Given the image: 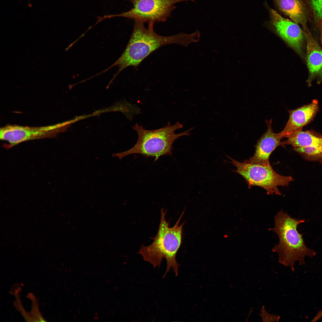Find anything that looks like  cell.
<instances>
[{"label": "cell", "mask_w": 322, "mask_h": 322, "mask_svg": "<svg viewBox=\"0 0 322 322\" xmlns=\"http://www.w3.org/2000/svg\"><path fill=\"white\" fill-rule=\"evenodd\" d=\"M144 24L134 21L132 34L123 53L112 65L101 72L103 73L114 66L119 67L111 83L123 70L130 66L137 67L147 56L161 47L172 44L186 46L192 41L191 35L180 33L168 36L160 35L154 31V23L148 24V28Z\"/></svg>", "instance_id": "1"}, {"label": "cell", "mask_w": 322, "mask_h": 322, "mask_svg": "<svg viewBox=\"0 0 322 322\" xmlns=\"http://www.w3.org/2000/svg\"><path fill=\"white\" fill-rule=\"evenodd\" d=\"M274 221V227L269 230L277 235L279 242L272 251L278 253L281 264L289 266L294 271L296 261H298L300 265L304 264L305 257H313L316 254L314 250L306 246L303 234L297 230L298 225L305 220L293 218L281 210L275 216Z\"/></svg>", "instance_id": "2"}, {"label": "cell", "mask_w": 322, "mask_h": 322, "mask_svg": "<svg viewBox=\"0 0 322 322\" xmlns=\"http://www.w3.org/2000/svg\"><path fill=\"white\" fill-rule=\"evenodd\" d=\"M166 211L161 210V218L157 235L153 238L154 241L148 246H142L138 252L143 259L151 264L154 268L159 266L163 259L167 263L166 271L163 277L171 268L177 276L179 266L176 256L182 242L183 222L179 225L184 212H183L172 227H169V222L165 219Z\"/></svg>", "instance_id": "3"}, {"label": "cell", "mask_w": 322, "mask_h": 322, "mask_svg": "<svg viewBox=\"0 0 322 322\" xmlns=\"http://www.w3.org/2000/svg\"><path fill=\"white\" fill-rule=\"evenodd\" d=\"M182 127V124L178 121L173 125L168 122L161 128L148 130L136 123L132 127L138 136L135 144L129 150L114 154L112 156L121 159L128 155L138 154L146 157H154L156 161L162 156L171 155L172 145L175 140L180 137L189 135L188 132L193 129L179 134L174 133L175 130Z\"/></svg>", "instance_id": "4"}, {"label": "cell", "mask_w": 322, "mask_h": 322, "mask_svg": "<svg viewBox=\"0 0 322 322\" xmlns=\"http://www.w3.org/2000/svg\"><path fill=\"white\" fill-rule=\"evenodd\" d=\"M231 161L228 162L237 168L236 172L242 176L248 184L249 188L258 186L265 189L268 195L275 194L281 195L278 189L279 186H288L293 181L291 176L281 175L275 171L270 165L265 166L261 165L241 162L227 155Z\"/></svg>", "instance_id": "5"}, {"label": "cell", "mask_w": 322, "mask_h": 322, "mask_svg": "<svg viewBox=\"0 0 322 322\" xmlns=\"http://www.w3.org/2000/svg\"><path fill=\"white\" fill-rule=\"evenodd\" d=\"M195 0H130L133 7L128 11L117 14L105 15L104 20L115 17H121L134 21L159 23L165 21L175 8L174 4L181 2Z\"/></svg>", "instance_id": "6"}, {"label": "cell", "mask_w": 322, "mask_h": 322, "mask_svg": "<svg viewBox=\"0 0 322 322\" xmlns=\"http://www.w3.org/2000/svg\"><path fill=\"white\" fill-rule=\"evenodd\" d=\"M270 18V24L276 33L301 58L305 57L306 41L304 31L297 24L281 16L265 4Z\"/></svg>", "instance_id": "7"}, {"label": "cell", "mask_w": 322, "mask_h": 322, "mask_svg": "<svg viewBox=\"0 0 322 322\" xmlns=\"http://www.w3.org/2000/svg\"><path fill=\"white\" fill-rule=\"evenodd\" d=\"M68 122L41 127L7 125L0 128V138L13 145L30 140L51 138L64 131Z\"/></svg>", "instance_id": "8"}, {"label": "cell", "mask_w": 322, "mask_h": 322, "mask_svg": "<svg viewBox=\"0 0 322 322\" xmlns=\"http://www.w3.org/2000/svg\"><path fill=\"white\" fill-rule=\"evenodd\" d=\"M267 130L258 140L255 146L253 155L244 162L247 163L261 165L265 166L270 165L269 159L273 151L278 146L282 145L281 141L283 138L280 132H273L272 127V120L267 121Z\"/></svg>", "instance_id": "9"}, {"label": "cell", "mask_w": 322, "mask_h": 322, "mask_svg": "<svg viewBox=\"0 0 322 322\" xmlns=\"http://www.w3.org/2000/svg\"><path fill=\"white\" fill-rule=\"evenodd\" d=\"M318 110V101L314 100L309 104L289 110L288 120L283 130L280 132L282 138L287 137L293 132L302 130L304 127L313 120Z\"/></svg>", "instance_id": "10"}, {"label": "cell", "mask_w": 322, "mask_h": 322, "mask_svg": "<svg viewBox=\"0 0 322 322\" xmlns=\"http://www.w3.org/2000/svg\"><path fill=\"white\" fill-rule=\"evenodd\" d=\"M304 33L306 41L305 58L308 71L306 82L310 86L315 80L318 83L322 82V48L311 33Z\"/></svg>", "instance_id": "11"}, {"label": "cell", "mask_w": 322, "mask_h": 322, "mask_svg": "<svg viewBox=\"0 0 322 322\" xmlns=\"http://www.w3.org/2000/svg\"><path fill=\"white\" fill-rule=\"evenodd\" d=\"M277 8L291 20L301 25L304 31L309 32L307 21L309 17V8L301 0H273Z\"/></svg>", "instance_id": "12"}, {"label": "cell", "mask_w": 322, "mask_h": 322, "mask_svg": "<svg viewBox=\"0 0 322 322\" xmlns=\"http://www.w3.org/2000/svg\"><path fill=\"white\" fill-rule=\"evenodd\" d=\"M282 142V146L290 145L293 148L322 146V135L310 131L302 130L293 132Z\"/></svg>", "instance_id": "13"}, {"label": "cell", "mask_w": 322, "mask_h": 322, "mask_svg": "<svg viewBox=\"0 0 322 322\" xmlns=\"http://www.w3.org/2000/svg\"><path fill=\"white\" fill-rule=\"evenodd\" d=\"M293 148L296 152L308 160L322 162V146Z\"/></svg>", "instance_id": "14"}, {"label": "cell", "mask_w": 322, "mask_h": 322, "mask_svg": "<svg viewBox=\"0 0 322 322\" xmlns=\"http://www.w3.org/2000/svg\"><path fill=\"white\" fill-rule=\"evenodd\" d=\"M316 18H322V0H305Z\"/></svg>", "instance_id": "15"}, {"label": "cell", "mask_w": 322, "mask_h": 322, "mask_svg": "<svg viewBox=\"0 0 322 322\" xmlns=\"http://www.w3.org/2000/svg\"><path fill=\"white\" fill-rule=\"evenodd\" d=\"M260 315L263 321H278L280 319L279 316L270 314L267 312L264 306L261 309Z\"/></svg>", "instance_id": "16"}, {"label": "cell", "mask_w": 322, "mask_h": 322, "mask_svg": "<svg viewBox=\"0 0 322 322\" xmlns=\"http://www.w3.org/2000/svg\"><path fill=\"white\" fill-rule=\"evenodd\" d=\"M316 19L317 26L320 32L321 41L322 46V18Z\"/></svg>", "instance_id": "17"}, {"label": "cell", "mask_w": 322, "mask_h": 322, "mask_svg": "<svg viewBox=\"0 0 322 322\" xmlns=\"http://www.w3.org/2000/svg\"></svg>", "instance_id": "18"}]
</instances>
